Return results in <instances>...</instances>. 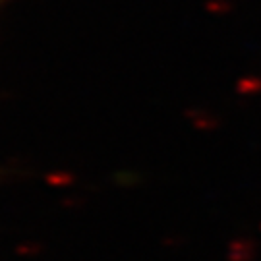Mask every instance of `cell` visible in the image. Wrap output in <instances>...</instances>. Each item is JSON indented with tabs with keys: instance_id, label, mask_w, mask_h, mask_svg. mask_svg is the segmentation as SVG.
I'll list each match as a JSON object with an SVG mask.
<instances>
[{
	"instance_id": "1",
	"label": "cell",
	"mask_w": 261,
	"mask_h": 261,
	"mask_svg": "<svg viewBox=\"0 0 261 261\" xmlns=\"http://www.w3.org/2000/svg\"><path fill=\"white\" fill-rule=\"evenodd\" d=\"M6 2H10V0H0V8H2V6L6 4Z\"/></svg>"
}]
</instances>
